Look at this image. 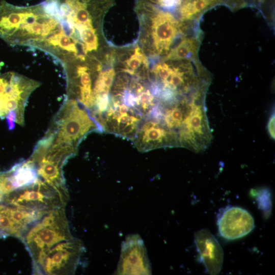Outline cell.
I'll list each match as a JSON object with an SVG mask.
<instances>
[{"instance_id": "7a4b0ae2", "label": "cell", "mask_w": 275, "mask_h": 275, "mask_svg": "<svg viewBox=\"0 0 275 275\" xmlns=\"http://www.w3.org/2000/svg\"><path fill=\"white\" fill-rule=\"evenodd\" d=\"M65 208L53 209L34 223L20 240L33 263L61 242L72 239Z\"/></svg>"}, {"instance_id": "9a60e30c", "label": "cell", "mask_w": 275, "mask_h": 275, "mask_svg": "<svg viewBox=\"0 0 275 275\" xmlns=\"http://www.w3.org/2000/svg\"><path fill=\"white\" fill-rule=\"evenodd\" d=\"M8 129L10 130L15 128V124L17 119V114L15 111H11L8 113L6 117Z\"/></svg>"}, {"instance_id": "3957f363", "label": "cell", "mask_w": 275, "mask_h": 275, "mask_svg": "<svg viewBox=\"0 0 275 275\" xmlns=\"http://www.w3.org/2000/svg\"><path fill=\"white\" fill-rule=\"evenodd\" d=\"M145 30L144 41H148L149 52L153 56L167 55L182 25L172 14L145 8H136Z\"/></svg>"}, {"instance_id": "7c38bea8", "label": "cell", "mask_w": 275, "mask_h": 275, "mask_svg": "<svg viewBox=\"0 0 275 275\" xmlns=\"http://www.w3.org/2000/svg\"><path fill=\"white\" fill-rule=\"evenodd\" d=\"M199 42L193 37L183 38L164 57L166 61H179L190 59L197 52Z\"/></svg>"}, {"instance_id": "9c48e42d", "label": "cell", "mask_w": 275, "mask_h": 275, "mask_svg": "<svg viewBox=\"0 0 275 275\" xmlns=\"http://www.w3.org/2000/svg\"><path fill=\"white\" fill-rule=\"evenodd\" d=\"M132 141L141 152L163 147H180L175 133L152 120L142 123Z\"/></svg>"}, {"instance_id": "30bf717a", "label": "cell", "mask_w": 275, "mask_h": 275, "mask_svg": "<svg viewBox=\"0 0 275 275\" xmlns=\"http://www.w3.org/2000/svg\"><path fill=\"white\" fill-rule=\"evenodd\" d=\"M195 243L199 261L210 274H217L224 260V252L219 242L209 230L202 229L195 234Z\"/></svg>"}, {"instance_id": "5bb4252c", "label": "cell", "mask_w": 275, "mask_h": 275, "mask_svg": "<svg viewBox=\"0 0 275 275\" xmlns=\"http://www.w3.org/2000/svg\"><path fill=\"white\" fill-rule=\"evenodd\" d=\"M257 199L259 208L265 213L270 212L271 202L269 190L264 188L258 191Z\"/></svg>"}, {"instance_id": "4fadbf2b", "label": "cell", "mask_w": 275, "mask_h": 275, "mask_svg": "<svg viewBox=\"0 0 275 275\" xmlns=\"http://www.w3.org/2000/svg\"><path fill=\"white\" fill-rule=\"evenodd\" d=\"M142 65L149 68V63L146 56L138 46L134 49L133 54L125 60L124 67L121 69V71L130 75H135L137 70Z\"/></svg>"}, {"instance_id": "2e32d148", "label": "cell", "mask_w": 275, "mask_h": 275, "mask_svg": "<svg viewBox=\"0 0 275 275\" xmlns=\"http://www.w3.org/2000/svg\"><path fill=\"white\" fill-rule=\"evenodd\" d=\"M267 129L270 137L274 139V113H273L270 117L267 124Z\"/></svg>"}, {"instance_id": "8992f818", "label": "cell", "mask_w": 275, "mask_h": 275, "mask_svg": "<svg viewBox=\"0 0 275 275\" xmlns=\"http://www.w3.org/2000/svg\"><path fill=\"white\" fill-rule=\"evenodd\" d=\"M117 274H151V268L147 250L141 237L132 234L122 244Z\"/></svg>"}, {"instance_id": "6da1fadb", "label": "cell", "mask_w": 275, "mask_h": 275, "mask_svg": "<svg viewBox=\"0 0 275 275\" xmlns=\"http://www.w3.org/2000/svg\"><path fill=\"white\" fill-rule=\"evenodd\" d=\"M98 127L88 111L76 100L66 98L47 132L48 149L67 159L74 156L84 138Z\"/></svg>"}, {"instance_id": "5b68a950", "label": "cell", "mask_w": 275, "mask_h": 275, "mask_svg": "<svg viewBox=\"0 0 275 275\" xmlns=\"http://www.w3.org/2000/svg\"><path fill=\"white\" fill-rule=\"evenodd\" d=\"M84 250L82 242L73 237L62 241L33 265V272L41 274H72Z\"/></svg>"}, {"instance_id": "ba28073f", "label": "cell", "mask_w": 275, "mask_h": 275, "mask_svg": "<svg viewBox=\"0 0 275 275\" xmlns=\"http://www.w3.org/2000/svg\"><path fill=\"white\" fill-rule=\"evenodd\" d=\"M44 214L0 203V238L14 236L21 239L26 231Z\"/></svg>"}, {"instance_id": "52a82bcc", "label": "cell", "mask_w": 275, "mask_h": 275, "mask_svg": "<svg viewBox=\"0 0 275 275\" xmlns=\"http://www.w3.org/2000/svg\"><path fill=\"white\" fill-rule=\"evenodd\" d=\"M217 225L221 236L227 240H235L245 236L255 228L252 215L238 206H227L217 214Z\"/></svg>"}, {"instance_id": "8fae6325", "label": "cell", "mask_w": 275, "mask_h": 275, "mask_svg": "<svg viewBox=\"0 0 275 275\" xmlns=\"http://www.w3.org/2000/svg\"><path fill=\"white\" fill-rule=\"evenodd\" d=\"M195 0H136L135 7L155 9L179 17Z\"/></svg>"}, {"instance_id": "277c9868", "label": "cell", "mask_w": 275, "mask_h": 275, "mask_svg": "<svg viewBox=\"0 0 275 275\" xmlns=\"http://www.w3.org/2000/svg\"><path fill=\"white\" fill-rule=\"evenodd\" d=\"M39 86L37 81L13 72L0 74V118L15 111L16 123L24 124V111L31 93Z\"/></svg>"}]
</instances>
